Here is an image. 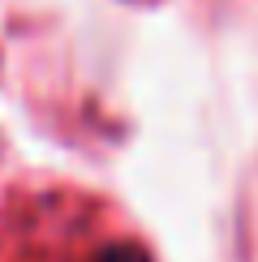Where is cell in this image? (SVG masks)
I'll use <instances>...</instances> for the list:
<instances>
[{"label":"cell","mask_w":258,"mask_h":262,"mask_svg":"<svg viewBox=\"0 0 258 262\" xmlns=\"http://www.w3.org/2000/svg\"><path fill=\"white\" fill-rule=\"evenodd\" d=\"M103 262H142V258H138V254H121V249H112Z\"/></svg>","instance_id":"1"}]
</instances>
